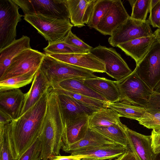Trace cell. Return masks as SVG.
<instances>
[{
    "label": "cell",
    "mask_w": 160,
    "mask_h": 160,
    "mask_svg": "<svg viewBox=\"0 0 160 160\" xmlns=\"http://www.w3.org/2000/svg\"><path fill=\"white\" fill-rule=\"evenodd\" d=\"M116 145H120L115 143L89 127L85 136L82 139L70 146L63 151L68 153L70 151L82 148H89Z\"/></svg>",
    "instance_id": "24"
},
{
    "label": "cell",
    "mask_w": 160,
    "mask_h": 160,
    "mask_svg": "<svg viewBox=\"0 0 160 160\" xmlns=\"http://www.w3.org/2000/svg\"><path fill=\"white\" fill-rule=\"evenodd\" d=\"M85 157L82 156L70 155L68 156L61 155L52 157L49 160H83Z\"/></svg>",
    "instance_id": "41"
},
{
    "label": "cell",
    "mask_w": 160,
    "mask_h": 160,
    "mask_svg": "<svg viewBox=\"0 0 160 160\" xmlns=\"http://www.w3.org/2000/svg\"><path fill=\"white\" fill-rule=\"evenodd\" d=\"M151 0H128L132 7L131 17L141 21L146 20L148 14L149 12Z\"/></svg>",
    "instance_id": "34"
},
{
    "label": "cell",
    "mask_w": 160,
    "mask_h": 160,
    "mask_svg": "<svg viewBox=\"0 0 160 160\" xmlns=\"http://www.w3.org/2000/svg\"><path fill=\"white\" fill-rule=\"evenodd\" d=\"M152 146L155 154L160 153V133H157L152 130L151 133Z\"/></svg>",
    "instance_id": "40"
},
{
    "label": "cell",
    "mask_w": 160,
    "mask_h": 160,
    "mask_svg": "<svg viewBox=\"0 0 160 160\" xmlns=\"http://www.w3.org/2000/svg\"><path fill=\"white\" fill-rule=\"evenodd\" d=\"M159 0H151L150 11L152 9L158 2Z\"/></svg>",
    "instance_id": "45"
},
{
    "label": "cell",
    "mask_w": 160,
    "mask_h": 160,
    "mask_svg": "<svg viewBox=\"0 0 160 160\" xmlns=\"http://www.w3.org/2000/svg\"><path fill=\"white\" fill-rule=\"evenodd\" d=\"M129 150L128 147L116 145L82 148L70 151L68 153L71 155L82 156L96 160H111L119 157Z\"/></svg>",
    "instance_id": "17"
},
{
    "label": "cell",
    "mask_w": 160,
    "mask_h": 160,
    "mask_svg": "<svg viewBox=\"0 0 160 160\" xmlns=\"http://www.w3.org/2000/svg\"><path fill=\"white\" fill-rule=\"evenodd\" d=\"M8 124L0 126V160H17L14 159L12 151Z\"/></svg>",
    "instance_id": "32"
},
{
    "label": "cell",
    "mask_w": 160,
    "mask_h": 160,
    "mask_svg": "<svg viewBox=\"0 0 160 160\" xmlns=\"http://www.w3.org/2000/svg\"><path fill=\"white\" fill-rule=\"evenodd\" d=\"M50 88L33 106L8 124L11 148L16 160H18L39 137L46 112Z\"/></svg>",
    "instance_id": "1"
},
{
    "label": "cell",
    "mask_w": 160,
    "mask_h": 160,
    "mask_svg": "<svg viewBox=\"0 0 160 160\" xmlns=\"http://www.w3.org/2000/svg\"><path fill=\"white\" fill-rule=\"evenodd\" d=\"M154 160H160V153L156 154Z\"/></svg>",
    "instance_id": "47"
},
{
    "label": "cell",
    "mask_w": 160,
    "mask_h": 160,
    "mask_svg": "<svg viewBox=\"0 0 160 160\" xmlns=\"http://www.w3.org/2000/svg\"><path fill=\"white\" fill-rule=\"evenodd\" d=\"M45 55L38 50L26 49L14 58L0 81L23 74L37 72Z\"/></svg>",
    "instance_id": "9"
},
{
    "label": "cell",
    "mask_w": 160,
    "mask_h": 160,
    "mask_svg": "<svg viewBox=\"0 0 160 160\" xmlns=\"http://www.w3.org/2000/svg\"><path fill=\"white\" fill-rule=\"evenodd\" d=\"M153 33L148 21H141L130 16L108 38L113 47L136 39L152 35Z\"/></svg>",
    "instance_id": "11"
},
{
    "label": "cell",
    "mask_w": 160,
    "mask_h": 160,
    "mask_svg": "<svg viewBox=\"0 0 160 160\" xmlns=\"http://www.w3.org/2000/svg\"><path fill=\"white\" fill-rule=\"evenodd\" d=\"M51 87L47 78L39 69L30 89L25 93L24 104L20 116L37 103Z\"/></svg>",
    "instance_id": "19"
},
{
    "label": "cell",
    "mask_w": 160,
    "mask_h": 160,
    "mask_svg": "<svg viewBox=\"0 0 160 160\" xmlns=\"http://www.w3.org/2000/svg\"><path fill=\"white\" fill-rule=\"evenodd\" d=\"M145 108L148 112H160V93L152 94Z\"/></svg>",
    "instance_id": "39"
},
{
    "label": "cell",
    "mask_w": 160,
    "mask_h": 160,
    "mask_svg": "<svg viewBox=\"0 0 160 160\" xmlns=\"http://www.w3.org/2000/svg\"><path fill=\"white\" fill-rule=\"evenodd\" d=\"M12 118L6 113L0 110V126H3L11 122Z\"/></svg>",
    "instance_id": "42"
},
{
    "label": "cell",
    "mask_w": 160,
    "mask_h": 160,
    "mask_svg": "<svg viewBox=\"0 0 160 160\" xmlns=\"http://www.w3.org/2000/svg\"><path fill=\"white\" fill-rule=\"evenodd\" d=\"M74 47L82 49L88 52H90L93 48L86 43L70 31L63 41Z\"/></svg>",
    "instance_id": "37"
},
{
    "label": "cell",
    "mask_w": 160,
    "mask_h": 160,
    "mask_svg": "<svg viewBox=\"0 0 160 160\" xmlns=\"http://www.w3.org/2000/svg\"><path fill=\"white\" fill-rule=\"evenodd\" d=\"M118 114L113 109L107 107L98 110L89 116L90 128L107 127L122 123Z\"/></svg>",
    "instance_id": "26"
},
{
    "label": "cell",
    "mask_w": 160,
    "mask_h": 160,
    "mask_svg": "<svg viewBox=\"0 0 160 160\" xmlns=\"http://www.w3.org/2000/svg\"><path fill=\"white\" fill-rule=\"evenodd\" d=\"M125 132L130 150L137 160H154L156 154L152 146L151 135H145L130 129L126 126Z\"/></svg>",
    "instance_id": "14"
},
{
    "label": "cell",
    "mask_w": 160,
    "mask_h": 160,
    "mask_svg": "<svg viewBox=\"0 0 160 160\" xmlns=\"http://www.w3.org/2000/svg\"><path fill=\"white\" fill-rule=\"evenodd\" d=\"M84 79L75 78L66 80L60 83L55 88H59L101 101L108 102L103 96L86 85L84 82Z\"/></svg>",
    "instance_id": "25"
},
{
    "label": "cell",
    "mask_w": 160,
    "mask_h": 160,
    "mask_svg": "<svg viewBox=\"0 0 160 160\" xmlns=\"http://www.w3.org/2000/svg\"><path fill=\"white\" fill-rule=\"evenodd\" d=\"M148 21L150 25L153 28H160V0L149 11Z\"/></svg>",
    "instance_id": "38"
},
{
    "label": "cell",
    "mask_w": 160,
    "mask_h": 160,
    "mask_svg": "<svg viewBox=\"0 0 160 160\" xmlns=\"http://www.w3.org/2000/svg\"><path fill=\"white\" fill-rule=\"evenodd\" d=\"M115 160H137L134 154L129 150Z\"/></svg>",
    "instance_id": "43"
},
{
    "label": "cell",
    "mask_w": 160,
    "mask_h": 160,
    "mask_svg": "<svg viewBox=\"0 0 160 160\" xmlns=\"http://www.w3.org/2000/svg\"><path fill=\"white\" fill-rule=\"evenodd\" d=\"M45 54H66L84 53L88 52L70 45L64 41L54 42L48 45L43 49Z\"/></svg>",
    "instance_id": "33"
},
{
    "label": "cell",
    "mask_w": 160,
    "mask_h": 160,
    "mask_svg": "<svg viewBox=\"0 0 160 160\" xmlns=\"http://www.w3.org/2000/svg\"><path fill=\"white\" fill-rule=\"evenodd\" d=\"M12 0L22 9L24 15H40L69 19L67 0Z\"/></svg>",
    "instance_id": "6"
},
{
    "label": "cell",
    "mask_w": 160,
    "mask_h": 160,
    "mask_svg": "<svg viewBox=\"0 0 160 160\" xmlns=\"http://www.w3.org/2000/svg\"><path fill=\"white\" fill-rule=\"evenodd\" d=\"M156 37L153 34L150 36L138 38L120 44L117 47L131 57L138 64L148 52Z\"/></svg>",
    "instance_id": "22"
},
{
    "label": "cell",
    "mask_w": 160,
    "mask_h": 160,
    "mask_svg": "<svg viewBox=\"0 0 160 160\" xmlns=\"http://www.w3.org/2000/svg\"><path fill=\"white\" fill-rule=\"evenodd\" d=\"M152 90L160 82V41L156 40L134 69Z\"/></svg>",
    "instance_id": "8"
},
{
    "label": "cell",
    "mask_w": 160,
    "mask_h": 160,
    "mask_svg": "<svg viewBox=\"0 0 160 160\" xmlns=\"http://www.w3.org/2000/svg\"><path fill=\"white\" fill-rule=\"evenodd\" d=\"M12 0H0V50L16 39V27L23 16Z\"/></svg>",
    "instance_id": "7"
},
{
    "label": "cell",
    "mask_w": 160,
    "mask_h": 160,
    "mask_svg": "<svg viewBox=\"0 0 160 160\" xmlns=\"http://www.w3.org/2000/svg\"><path fill=\"white\" fill-rule=\"evenodd\" d=\"M37 72L27 73L0 81V92L19 88L29 84L33 81Z\"/></svg>",
    "instance_id": "30"
},
{
    "label": "cell",
    "mask_w": 160,
    "mask_h": 160,
    "mask_svg": "<svg viewBox=\"0 0 160 160\" xmlns=\"http://www.w3.org/2000/svg\"><path fill=\"white\" fill-rule=\"evenodd\" d=\"M89 115L79 116L66 124L63 131L62 149L80 141L85 136L89 128Z\"/></svg>",
    "instance_id": "15"
},
{
    "label": "cell",
    "mask_w": 160,
    "mask_h": 160,
    "mask_svg": "<svg viewBox=\"0 0 160 160\" xmlns=\"http://www.w3.org/2000/svg\"><path fill=\"white\" fill-rule=\"evenodd\" d=\"M24 100L25 94L19 88L0 92V110L13 120L17 119L20 116Z\"/></svg>",
    "instance_id": "18"
},
{
    "label": "cell",
    "mask_w": 160,
    "mask_h": 160,
    "mask_svg": "<svg viewBox=\"0 0 160 160\" xmlns=\"http://www.w3.org/2000/svg\"><path fill=\"white\" fill-rule=\"evenodd\" d=\"M126 126L121 123L107 127L90 128L119 145L128 147V140L125 132Z\"/></svg>",
    "instance_id": "27"
},
{
    "label": "cell",
    "mask_w": 160,
    "mask_h": 160,
    "mask_svg": "<svg viewBox=\"0 0 160 160\" xmlns=\"http://www.w3.org/2000/svg\"><path fill=\"white\" fill-rule=\"evenodd\" d=\"M139 123L157 133H160V112H148L138 121Z\"/></svg>",
    "instance_id": "35"
},
{
    "label": "cell",
    "mask_w": 160,
    "mask_h": 160,
    "mask_svg": "<svg viewBox=\"0 0 160 160\" xmlns=\"http://www.w3.org/2000/svg\"><path fill=\"white\" fill-rule=\"evenodd\" d=\"M66 125L58 94L53 90L48 94L46 112L38 138L41 146L42 160L60 155L62 136Z\"/></svg>",
    "instance_id": "2"
},
{
    "label": "cell",
    "mask_w": 160,
    "mask_h": 160,
    "mask_svg": "<svg viewBox=\"0 0 160 160\" xmlns=\"http://www.w3.org/2000/svg\"><path fill=\"white\" fill-rule=\"evenodd\" d=\"M120 0H113L107 13L96 29L104 35L111 36L129 17Z\"/></svg>",
    "instance_id": "13"
},
{
    "label": "cell",
    "mask_w": 160,
    "mask_h": 160,
    "mask_svg": "<svg viewBox=\"0 0 160 160\" xmlns=\"http://www.w3.org/2000/svg\"><path fill=\"white\" fill-rule=\"evenodd\" d=\"M156 37V40L160 41V28H158L153 33Z\"/></svg>",
    "instance_id": "44"
},
{
    "label": "cell",
    "mask_w": 160,
    "mask_h": 160,
    "mask_svg": "<svg viewBox=\"0 0 160 160\" xmlns=\"http://www.w3.org/2000/svg\"><path fill=\"white\" fill-rule=\"evenodd\" d=\"M24 19L48 41V44L63 41L73 25L69 19L40 15H24Z\"/></svg>",
    "instance_id": "4"
},
{
    "label": "cell",
    "mask_w": 160,
    "mask_h": 160,
    "mask_svg": "<svg viewBox=\"0 0 160 160\" xmlns=\"http://www.w3.org/2000/svg\"><path fill=\"white\" fill-rule=\"evenodd\" d=\"M153 91L155 93H160V82L154 88Z\"/></svg>",
    "instance_id": "46"
},
{
    "label": "cell",
    "mask_w": 160,
    "mask_h": 160,
    "mask_svg": "<svg viewBox=\"0 0 160 160\" xmlns=\"http://www.w3.org/2000/svg\"><path fill=\"white\" fill-rule=\"evenodd\" d=\"M120 94V102L145 108L154 92L138 76L134 69L119 81H115Z\"/></svg>",
    "instance_id": "5"
},
{
    "label": "cell",
    "mask_w": 160,
    "mask_h": 160,
    "mask_svg": "<svg viewBox=\"0 0 160 160\" xmlns=\"http://www.w3.org/2000/svg\"><path fill=\"white\" fill-rule=\"evenodd\" d=\"M41 143L38 138L17 160H42Z\"/></svg>",
    "instance_id": "36"
},
{
    "label": "cell",
    "mask_w": 160,
    "mask_h": 160,
    "mask_svg": "<svg viewBox=\"0 0 160 160\" xmlns=\"http://www.w3.org/2000/svg\"><path fill=\"white\" fill-rule=\"evenodd\" d=\"M58 94L66 124L79 116L84 115L89 116L98 111L84 106L69 96L64 94Z\"/></svg>",
    "instance_id": "23"
},
{
    "label": "cell",
    "mask_w": 160,
    "mask_h": 160,
    "mask_svg": "<svg viewBox=\"0 0 160 160\" xmlns=\"http://www.w3.org/2000/svg\"><path fill=\"white\" fill-rule=\"evenodd\" d=\"M97 0H67L69 19L73 26L81 27L88 24Z\"/></svg>",
    "instance_id": "16"
},
{
    "label": "cell",
    "mask_w": 160,
    "mask_h": 160,
    "mask_svg": "<svg viewBox=\"0 0 160 160\" xmlns=\"http://www.w3.org/2000/svg\"><path fill=\"white\" fill-rule=\"evenodd\" d=\"M49 55L59 61L93 72H105L104 62L90 52L84 53L54 54Z\"/></svg>",
    "instance_id": "12"
},
{
    "label": "cell",
    "mask_w": 160,
    "mask_h": 160,
    "mask_svg": "<svg viewBox=\"0 0 160 160\" xmlns=\"http://www.w3.org/2000/svg\"><path fill=\"white\" fill-rule=\"evenodd\" d=\"M39 69L47 78L52 88H56L60 83L68 79H86L97 77L91 70L59 61L46 54Z\"/></svg>",
    "instance_id": "3"
},
{
    "label": "cell",
    "mask_w": 160,
    "mask_h": 160,
    "mask_svg": "<svg viewBox=\"0 0 160 160\" xmlns=\"http://www.w3.org/2000/svg\"><path fill=\"white\" fill-rule=\"evenodd\" d=\"M58 93L65 94L72 98L80 104L92 109L99 110L108 107V103L93 98L70 92L59 88H52Z\"/></svg>",
    "instance_id": "29"
},
{
    "label": "cell",
    "mask_w": 160,
    "mask_h": 160,
    "mask_svg": "<svg viewBox=\"0 0 160 160\" xmlns=\"http://www.w3.org/2000/svg\"><path fill=\"white\" fill-rule=\"evenodd\" d=\"M84 82L103 96L108 102L114 103L120 101V94L115 81L97 77L84 79Z\"/></svg>",
    "instance_id": "21"
},
{
    "label": "cell",
    "mask_w": 160,
    "mask_h": 160,
    "mask_svg": "<svg viewBox=\"0 0 160 160\" xmlns=\"http://www.w3.org/2000/svg\"><path fill=\"white\" fill-rule=\"evenodd\" d=\"M90 52L104 62L105 72L116 81L122 80L132 72L120 55L112 48L99 45Z\"/></svg>",
    "instance_id": "10"
},
{
    "label": "cell",
    "mask_w": 160,
    "mask_h": 160,
    "mask_svg": "<svg viewBox=\"0 0 160 160\" xmlns=\"http://www.w3.org/2000/svg\"><path fill=\"white\" fill-rule=\"evenodd\" d=\"M108 106L116 111L120 117L136 120L138 121L143 118L147 112L145 108L120 101L114 103L108 102Z\"/></svg>",
    "instance_id": "28"
},
{
    "label": "cell",
    "mask_w": 160,
    "mask_h": 160,
    "mask_svg": "<svg viewBox=\"0 0 160 160\" xmlns=\"http://www.w3.org/2000/svg\"><path fill=\"white\" fill-rule=\"evenodd\" d=\"M113 1V0H97L88 26L96 29L100 22L107 13Z\"/></svg>",
    "instance_id": "31"
},
{
    "label": "cell",
    "mask_w": 160,
    "mask_h": 160,
    "mask_svg": "<svg viewBox=\"0 0 160 160\" xmlns=\"http://www.w3.org/2000/svg\"><path fill=\"white\" fill-rule=\"evenodd\" d=\"M83 160H96L94 158H90L86 157V158H83Z\"/></svg>",
    "instance_id": "48"
},
{
    "label": "cell",
    "mask_w": 160,
    "mask_h": 160,
    "mask_svg": "<svg viewBox=\"0 0 160 160\" xmlns=\"http://www.w3.org/2000/svg\"><path fill=\"white\" fill-rule=\"evenodd\" d=\"M30 38L23 35L0 50V78L3 75L13 59L23 51L31 48Z\"/></svg>",
    "instance_id": "20"
}]
</instances>
